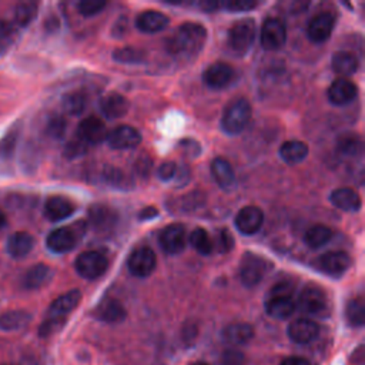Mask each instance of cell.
Listing matches in <instances>:
<instances>
[{
  "label": "cell",
  "mask_w": 365,
  "mask_h": 365,
  "mask_svg": "<svg viewBox=\"0 0 365 365\" xmlns=\"http://www.w3.org/2000/svg\"><path fill=\"white\" fill-rule=\"evenodd\" d=\"M207 40V30L200 23L187 22L179 26L165 42L167 52L176 57H195Z\"/></svg>",
  "instance_id": "obj_1"
},
{
  "label": "cell",
  "mask_w": 365,
  "mask_h": 365,
  "mask_svg": "<svg viewBox=\"0 0 365 365\" xmlns=\"http://www.w3.org/2000/svg\"><path fill=\"white\" fill-rule=\"evenodd\" d=\"M295 307L304 314L317 318H327L331 314V304L327 292L315 284L306 285L298 295Z\"/></svg>",
  "instance_id": "obj_2"
},
{
  "label": "cell",
  "mask_w": 365,
  "mask_h": 365,
  "mask_svg": "<svg viewBox=\"0 0 365 365\" xmlns=\"http://www.w3.org/2000/svg\"><path fill=\"white\" fill-rule=\"evenodd\" d=\"M251 105L247 98H236L231 102L223 114L221 127L230 136H237L248 126L251 120Z\"/></svg>",
  "instance_id": "obj_3"
},
{
  "label": "cell",
  "mask_w": 365,
  "mask_h": 365,
  "mask_svg": "<svg viewBox=\"0 0 365 365\" xmlns=\"http://www.w3.org/2000/svg\"><path fill=\"white\" fill-rule=\"evenodd\" d=\"M255 22L253 19H241L228 29L227 45L237 56H244L253 46L255 39Z\"/></svg>",
  "instance_id": "obj_4"
},
{
  "label": "cell",
  "mask_w": 365,
  "mask_h": 365,
  "mask_svg": "<svg viewBox=\"0 0 365 365\" xmlns=\"http://www.w3.org/2000/svg\"><path fill=\"white\" fill-rule=\"evenodd\" d=\"M75 267L80 277L86 280H97L107 271L109 258L102 251H84L76 258Z\"/></svg>",
  "instance_id": "obj_5"
},
{
  "label": "cell",
  "mask_w": 365,
  "mask_h": 365,
  "mask_svg": "<svg viewBox=\"0 0 365 365\" xmlns=\"http://www.w3.org/2000/svg\"><path fill=\"white\" fill-rule=\"evenodd\" d=\"M270 269H271L270 261L260 255L247 253L244 254L240 262V270H239L240 280L246 287H255L262 281L265 276H267Z\"/></svg>",
  "instance_id": "obj_6"
},
{
  "label": "cell",
  "mask_w": 365,
  "mask_h": 365,
  "mask_svg": "<svg viewBox=\"0 0 365 365\" xmlns=\"http://www.w3.org/2000/svg\"><path fill=\"white\" fill-rule=\"evenodd\" d=\"M84 233V228L79 230L75 227H60L53 230L47 236L46 246L52 253L64 254L72 251Z\"/></svg>",
  "instance_id": "obj_7"
},
{
  "label": "cell",
  "mask_w": 365,
  "mask_h": 365,
  "mask_svg": "<svg viewBox=\"0 0 365 365\" xmlns=\"http://www.w3.org/2000/svg\"><path fill=\"white\" fill-rule=\"evenodd\" d=\"M287 40V29L283 20L277 17L265 19L261 31H260V43L261 47L267 52H274L281 49Z\"/></svg>",
  "instance_id": "obj_8"
},
{
  "label": "cell",
  "mask_w": 365,
  "mask_h": 365,
  "mask_svg": "<svg viewBox=\"0 0 365 365\" xmlns=\"http://www.w3.org/2000/svg\"><path fill=\"white\" fill-rule=\"evenodd\" d=\"M352 264V260L350 254L345 251H328L325 254H321L315 261L314 265L315 269L321 273L331 276V277H340L343 276Z\"/></svg>",
  "instance_id": "obj_9"
},
{
  "label": "cell",
  "mask_w": 365,
  "mask_h": 365,
  "mask_svg": "<svg viewBox=\"0 0 365 365\" xmlns=\"http://www.w3.org/2000/svg\"><path fill=\"white\" fill-rule=\"evenodd\" d=\"M157 265L156 253L150 247H139L128 255L127 267L135 277H149Z\"/></svg>",
  "instance_id": "obj_10"
},
{
  "label": "cell",
  "mask_w": 365,
  "mask_h": 365,
  "mask_svg": "<svg viewBox=\"0 0 365 365\" xmlns=\"http://www.w3.org/2000/svg\"><path fill=\"white\" fill-rule=\"evenodd\" d=\"M106 140L109 146L114 150H131L140 146L142 135L137 128L121 124L113 128L110 133H107Z\"/></svg>",
  "instance_id": "obj_11"
},
{
  "label": "cell",
  "mask_w": 365,
  "mask_h": 365,
  "mask_svg": "<svg viewBox=\"0 0 365 365\" xmlns=\"http://www.w3.org/2000/svg\"><path fill=\"white\" fill-rule=\"evenodd\" d=\"M186 243H187L186 227L180 223L167 225L158 236V244L165 254L181 253L186 248Z\"/></svg>",
  "instance_id": "obj_12"
},
{
  "label": "cell",
  "mask_w": 365,
  "mask_h": 365,
  "mask_svg": "<svg viewBox=\"0 0 365 365\" xmlns=\"http://www.w3.org/2000/svg\"><path fill=\"white\" fill-rule=\"evenodd\" d=\"M234 69L230 64L217 61L210 64L206 69V72L203 73V82L213 90H221L231 84V82L234 80Z\"/></svg>",
  "instance_id": "obj_13"
},
{
  "label": "cell",
  "mask_w": 365,
  "mask_h": 365,
  "mask_svg": "<svg viewBox=\"0 0 365 365\" xmlns=\"http://www.w3.org/2000/svg\"><path fill=\"white\" fill-rule=\"evenodd\" d=\"M336 26V17L329 12L315 15L307 26V36L313 43H324L329 39Z\"/></svg>",
  "instance_id": "obj_14"
},
{
  "label": "cell",
  "mask_w": 365,
  "mask_h": 365,
  "mask_svg": "<svg viewBox=\"0 0 365 365\" xmlns=\"http://www.w3.org/2000/svg\"><path fill=\"white\" fill-rule=\"evenodd\" d=\"M287 333L290 340L295 344H310L318 337L320 327L310 318H298L288 325Z\"/></svg>",
  "instance_id": "obj_15"
},
{
  "label": "cell",
  "mask_w": 365,
  "mask_h": 365,
  "mask_svg": "<svg viewBox=\"0 0 365 365\" xmlns=\"http://www.w3.org/2000/svg\"><path fill=\"white\" fill-rule=\"evenodd\" d=\"M80 301H82V292L79 290H72L69 292H66L57 297L50 304L46 318L66 321L68 320V315L80 304Z\"/></svg>",
  "instance_id": "obj_16"
},
{
  "label": "cell",
  "mask_w": 365,
  "mask_h": 365,
  "mask_svg": "<svg viewBox=\"0 0 365 365\" xmlns=\"http://www.w3.org/2000/svg\"><path fill=\"white\" fill-rule=\"evenodd\" d=\"M107 137V128L105 123L98 117H87L80 121L77 127V139L83 143L89 144H98Z\"/></svg>",
  "instance_id": "obj_17"
},
{
  "label": "cell",
  "mask_w": 365,
  "mask_h": 365,
  "mask_svg": "<svg viewBox=\"0 0 365 365\" xmlns=\"http://www.w3.org/2000/svg\"><path fill=\"white\" fill-rule=\"evenodd\" d=\"M234 223L241 234L251 236V234H255L257 231L261 228V225L264 223V214L258 207L247 206V207H243L237 213Z\"/></svg>",
  "instance_id": "obj_18"
},
{
  "label": "cell",
  "mask_w": 365,
  "mask_h": 365,
  "mask_svg": "<svg viewBox=\"0 0 365 365\" xmlns=\"http://www.w3.org/2000/svg\"><path fill=\"white\" fill-rule=\"evenodd\" d=\"M357 86L344 77H340L328 87V100L334 106H345L357 97Z\"/></svg>",
  "instance_id": "obj_19"
},
{
  "label": "cell",
  "mask_w": 365,
  "mask_h": 365,
  "mask_svg": "<svg viewBox=\"0 0 365 365\" xmlns=\"http://www.w3.org/2000/svg\"><path fill=\"white\" fill-rule=\"evenodd\" d=\"M76 211V206L68 197L63 195H52L46 200L45 204V216L47 220L57 223L64 218L70 217Z\"/></svg>",
  "instance_id": "obj_20"
},
{
  "label": "cell",
  "mask_w": 365,
  "mask_h": 365,
  "mask_svg": "<svg viewBox=\"0 0 365 365\" xmlns=\"http://www.w3.org/2000/svg\"><path fill=\"white\" fill-rule=\"evenodd\" d=\"M93 315L103 322L117 324L126 318V308L116 298H106L96 307Z\"/></svg>",
  "instance_id": "obj_21"
},
{
  "label": "cell",
  "mask_w": 365,
  "mask_h": 365,
  "mask_svg": "<svg viewBox=\"0 0 365 365\" xmlns=\"http://www.w3.org/2000/svg\"><path fill=\"white\" fill-rule=\"evenodd\" d=\"M211 176L218 187L223 190H231L236 186V173L233 165L224 157H217L211 163Z\"/></svg>",
  "instance_id": "obj_22"
},
{
  "label": "cell",
  "mask_w": 365,
  "mask_h": 365,
  "mask_svg": "<svg viewBox=\"0 0 365 365\" xmlns=\"http://www.w3.org/2000/svg\"><path fill=\"white\" fill-rule=\"evenodd\" d=\"M329 202L333 203L338 210L351 211V213L358 211L362 204L359 194L350 187H341L334 190L329 195Z\"/></svg>",
  "instance_id": "obj_23"
},
{
  "label": "cell",
  "mask_w": 365,
  "mask_h": 365,
  "mask_svg": "<svg viewBox=\"0 0 365 365\" xmlns=\"http://www.w3.org/2000/svg\"><path fill=\"white\" fill-rule=\"evenodd\" d=\"M102 113L110 119H121L128 112V100L120 93H109L100 100Z\"/></svg>",
  "instance_id": "obj_24"
},
{
  "label": "cell",
  "mask_w": 365,
  "mask_h": 365,
  "mask_svg": "<svg viewBox=\"0 0 365 365\" xmlns=\"http://www.w3.org/2000/svg\"><path fill=\"white\" fill-rule=\"evenodd\" d=\"M254 337V328L247 322H233L223 329V340L231 345H244Z\"/></svg>",
  "instance_id": "obj_25"
},
{
  "label": "cell",
  "mask_w": 365,
  "mask_h": 365,
  "mask_svg": "<svg viewBox=\"0 0 365 365\" xmlns=\"http://www.w3.org/2000/svg\"><path fill=\"white\" fill-rule=\"evenodd\" d=\"M170 20L161 12L144 10L136 19V26L143 33H157L169 26Z\"/></svg>",
  "instance_id": "obj_26"
},
{
  "label": "cell",
  "mask_w": 365,
  "mask_h": 365,
  "mask_svg": "<svg viewBox=\"0 0 365 365\" xmlns=\"http://www.w3.org/2000/svg\"><path fill=\"white\" fill-rule=\"evenodd\" d=\"M295 301L292 297H269L265 303V311L273 318L285 320L295 311Z\"/></svg>",
  "instance_id": "obj_27"
},
{
  "label": "cell",
  "mask_w": 365,
  "mask_h": 365,
  "mask_svg": "<svg viewBox=\"0 0 365 365\" xmlns=\"http://www.w3.org/2000/svg\"><path fill=\"white\" fill-rule=\"evenodd\" d=\"M35 247V239H33L26 231H17L13 233L8 240V253L13 258H23L30 254V251Z\"/></svg>",
  "instance_id": "obj_28"
},
{
  "label": "cell",
  "mask_w": 365,
  "mask_h": 365,
  "mask_svg": "<svg viewBox=\"0 0 365 365\" xmlns=\"http://www.w3.org/2000/svg\"><path fill=\"white\" fill-rule=\"evenodd\" d=\"M53 271L46 264H36L24 274L23 285L27 290H38L45 287L52 280Z\"/></svg>",
  "instance_id": "obj_29"
},
{
  "label": "cell",
  "mask_w": 365,
  "mask_h": 365,
  "mask_svg": "<svg viewBox=\"0 0 365 365\" xmlns=\"http://www.w3.org/2000/svg\"><path fill=\"white\" fill-rule=\"evenodd\" d=\"M359 68V61L357 56L351 52H337L333 57V69L337 75L343 76L344 79L347 76L354 75Z\"/></svg>",
  "instance_id": "obj_30"
},
{
  "label": "cell",
  "mask_w": 365,
  "mask_h": 365,
  "mask_svg": "<svg viewBox=\"0 0 365 365\" xmlns=\"http://www.w3.org/2000/svg\"><path fill=\"white\" fill-rule=\"evenodd\" d=\"M308 151H310L308 146L304 142H298V140L285 142L280 147V156L288 164H297L304 161V158L308 156Z\"/></svg>",
  "instance_id": "obj_31"
},
{
  "label": "cell",
  "mask_w": 365,
  "mask_h": 365,
  "mask_svg": "<svg viewBox=\"0 0 365 365\" xmlns=\"http://www.w3.org/2000/svg\"><path fill=\"white\" fill-rule=\"evenodd\" d=\"M31 320V315L27 311L23 310H13V311H6L0 315V329L8 331H19L24 328Z\"/></svg>",
  "instance_id": "obj_32"
},
{
  "label": "cell",
  "mask_w": 365,
  "mask_h": 365,
  "mask_svg": "<svg viewBox=\"0 0 365 365\" xmlns=\"http://www.w3.org/2000/svg\"><path fill=\"white\" fill-rule=\"evenodd\" d=\"M331 239H333V230L324 224H315L310 227L304 236L306 244L314 250L324 247L327 243H329Z\"/></svg>",
  "instance_id": "obj_33"
},
{
  "label": "cell",
  "mask_w": 365,
  "mask_h": 365,
  "mask_svg": "<svg viewBox=\"0 0 365 365\" xmlns=\"http://www.w3.org/2000/svg\"><path fill=\"white\" fill-rule=\"evenodd\" d=\"M87 96L84 91L76 90L64 94L61 98L63 110L70 116H80L87 107Z\"/></svg>",
  "instance_id": "obj_34"
},
{
  "label": "cell",
  "mask_w": 365,
  "mask_h": 365,
  "mask_svg": "<svg viewBox=\"0 0 365 365\" xmlns=\"http://www.w3.org/2000/svg\"><path fill=\"white\" fill-rule=\"evenodd\" d=\"M89 217H90V221L91 224L97 228V230H107L110 227L114 225V221H116V213L106 207V206H93L90 210H89Z\"/></svg>",
  "instance_id": "obj_35"
},
{
  "label": "cell",
  "mask_w": 365,
  "mask_h": 365,
  "mask_svg": "<svg viewBox=\"0 0 365 365\" xmlns=\"http://www.w3.org/2000/svg\"><path fill=\"white\" fill-rule=\"evenodd\" d=\"M188 240H190V244L193 246V248L202 255H209L214 250V243H213L210 234L202 227L194 228Z\"/></svg>",
  "instance_id": "obj_36"
},
{
  "label": "cell",
  "mask_w": 365,
  "mask_h": 365,
  "mask_svg": "<svg viewBox=\"0 0 365 365\" xmlns=\"http://www.w3.org/2000/svg\"><path fill=\"white\" fill-rule=\"evenodd\" d=\"M337 150L343 156L355 157L362 151V140L358 135H354V133H345V135H341L337 140Z\"/></svg>",
  "instance_id": "obj_37"
},
{
  "label": "cell",
  "mask_w": 365,
  "mask_h": 365,
  "mask_svg": "<svg viewBox=\"0 0 365 365\" xmlns=\"http://www.w3.org/2000/svg\"><path fill=\"white\" fill-rule=\"evenodd\" d=\"M345 318L351 327L359 328L365 322V303L362 297L352 298L347 304L345 308Z\"/></svg>",
  "instance_id": "obj_38"
},
{
  "label": "cell",
  "mask_w": 365,
  "mask_h": 365,
  "mask_svg": "<svg viewBox=\"0 0 365 365\" xmlns=\"http://www.w3.org/2000/svg\"><path fill=\"white\" fill-rule=\"evenodd\" d=\"M38 10H39V5L35 2H22L16 6L15 10V22L17 26L20 27H26L29 26L35 17L38 16Z\"/></svg>",
  "instance_id": "obj_39"
},
{
  "label": "cell",
  "mask_w": 365,
  "mask_h": 365,
  "mask_svg": "<svg viewBox=\"0 0 365 365\" xmlns=\"http://www.w3.org/2000/svg\"><path fill=\"white\" fill-rule=\"evenodd\" d=\"M113 59L123 64H140L146 61V56L136 47H121L113 52Z\"/></svg>",
  "instance_id": "obj_40"
},
{
  "label": "cell",
  "mask_w": 365,
  "mask_h": 365,
  "mask_svg": "<svg viewBox=\"0 0 365 365\" xmlns=\"http://www.w3.org/2000/svg\"><path fill=\"white\" fill-rule=\"evenodd\" d=\"M16 142H17V133L15 130H10L8 135L0 140V160L9 161L13 157Z\"/></svg>",
  "instance_id": "obj_41"
},
{
  "label": "cell",
  "mask_w": 365,
  "mask_h": 365,
  "mask_svg": "<svg viewBox=\"0 0 365 365\" xmlns=\"http://www.w3.org/2000/svg\"><path fill=\"white\" fill-rule=\"evenodd\" d=\"M76 6L82 16L93 17L100 13L107 6V3L102 2V0H83V2H79Z\"/></svg>",
  "instance_id": "obj_42"
},
{
  "label": "cell",
  "mask_w": 365,
  "mask_h": 365,
  "mask_svg": "<svg viewBox=\"0 0 365 365\" xmlns=\"http://www.w3.org/2000/svg\"><path fill=\"white\" fill-rule=\"evenodd\" d=\"M103 177L106 180L107 184L116 187V188H127V183H128V179L127 176L120 170V169H116V167H106L103 170Z\"/></svg>",
  "instance_id": "obj_43"
},
{
  "label": "cell",
  "mask_w": 365,
  "mask_h": 365,
  "mask_svg": "<svg viewBox=\"0 0 365 365\" xmlns=\"http://www.w3.org/2000/svg\"><path fill=\"white\" fill-rule=\"evenodd\" d=\"M46 130L52 139H61L66 133V120L60 116H54L49 120Z\"/></svg>",
  "instance_id": "obj_44"
},
{
  "label": "cell",
  "mask_w": 365,
  "mask_h": 365,
  "mask_svg": "<svg viewBox=\"0 0 365 365\" xmlns=\"http://www.w3.org/2000/svg\"><path fill=\"white\" fill-rule=\"evenodd\" d=\"M257 2L254 0H230V2H221V9H227L230 12H247L257 8Z\"/></svg>",
  "instance_id": "obj_45"
},
{
  "label": "cell",
  "mask_w": 365,
  "mask_h": 365,
  "mask_svg": "<svg viewBox=\"0 0 365 365\" xmlns=\"http://www.w3.org/2000/svg\"><path fill=\"white\" fill-rule=\"evenodd\" d=\"M64 324H66V321H61V320L46 318V320L42 322L40 328H39V336L43 337V338H47V337L56 334L57 331H60Z\"/></svg>",
  "instance_id": "obj_46"
},
{
  "label": "cell",
  "mask_w": 365,
  "mask_h": 365,
  "mask_svg": "<svg viewBox=\"0 0 365 365\" xmlns=\"http://www.w3.org/2000/svg\"><path fill=\"white\" fill-rule=\"evenodd\" d=\"M177 172H179V169H177V165H176L174 163L165 161V163H163V164L160 165V167H158L157 176H158V179L163 180V181H170V180L176 179Z\"/></svg>",
  "instance_id": "obj_47"
},
{
  "label": "cell",
  "mask_w": 365,
  "mask_h": 365,
  "mask_svg": "<svg viewBox=\"0 0 365 365\" xmlns=\"http://www.w3.org/2000/svg\"><path fill=\"white\" fill-rule=\"evenodd\" d=\"M87 151V144L83 143L82 140L76 139L73 142H70L68 146L64 149V156L68 158H76L83 156Z\"/></svg>",
  "instance_id": "obj_48"
},
{
  "label": "cell",
  "mask_w": 365,
  "mask_h": 365,
  "mask_svg": "<svg viewBox=\"0 0 365 365\" xmlns=\"http://www.w3.org/2000/svg\"><path fill=\"white\" fill-rule=\"evenodd\" d=\"M294 284L284 280V281H280L277 283L271 290H270V294L269 297H292L294 295Z\"/></svg>",
  "instance_id": "obj_49"
},
{
  "label": "cell",
  "mask_w": 365,
  "mask_h": 365,
  "mask_svg": "<svg viewBox=\"0 0 365 365\" xmlns=\"http://www.w3.org/2000/svg\"><path fill=\"white\" fill-rule=\"evenodd\" d=\"M218 246L217 248L220 250V253H230L231 248L234 247V239L231 236V233L228 230H221L220 234H218V240H217Z\"/></svg>",
  "instance_id": "obj_50"
},
{
  "label": "cell",
  "mask_w": 365,
  "mask_h": 365,
  "mask_svg": "<svg viewBox=\"0 0 365 365\" xmlns=\"http://www.w3.org/2000/svg\"><path fill=\"white\" fill-rule=\"evenodd\" d=\"M224 365H243L244 355L239 350H227L223 354Z\"/></svg>",
  "instance_id": "obj_51"
},
{
  "label": "cell",
  "mask_w": 365,
  "mask_h": 365,
  "mask_svg": "<svg viewBox=\"0 0 365 365\" xmlns=\"http://www.w3.org/2000/svg\"><path fill=\"white\" fill-rule=\"evenodd\" d=\"M151 165H153V161L149 158V157H140L136 164H135V167L137 170V173L143 177H147L151 172Z\"/></svg>",
  "instance_id": "obj_52"
},
{
  "label": "cell",
  "mask_w": 365,
  "mask_h": 365,
  "mask_svg": "<svg viewBox=\"0 0 365 365\" xmlns=\"http://www.w3.org/2000/svg\"><path fill=\"white\" fill-rule=\"evenodd\" d=\"M197 6L200 8L203 12L211 13V12H216L217 9H221V2H216V0H203V2H200Z\"/></svg>",
  "instance_id": "obj_53"
},
{
  "label": "cell",
  "mask_w": 365,
  "mask_h": 365,
  "mask_svg": "<svg viewBox=\"0 0 365 365\" xmlns=\"http://www.w3.org/2000/svg\"><path fill=\"white\" fill-rule=\"evenodd\" d=\"M12 33H13V26L9 22L0 19V40L10 38Z\"/></svg>",
  "instance_id": "obj_54"
},
{
  "label": "cell",
  "mask_w": 365,
  "mask_h": 365,
  "mask_svg": "<svg viewBox=\"0 0 365 365\" xmlns=\"http://www.w3.org/2000/svg\"><path fill=\"white\" fill-rule=\"evenodd\" d=\"M157 214H158V210H157L156 207H153V206H149V207L143 209V210L139 213V220H142V221L153 220V218L157 217Z\"/></svg>",
  "instance_id": "obj_55"
},
{
  "label": "cell",
  "mask_w": 365,
  "mask_h": 365,
  "mask_svg": "<svg viewBox=\"0 0 365 365\" xmlns=\"http://www.w3.org/2000/svg\"><path fill=\"white\" fill-rule=\"evenodd\" d=\"M281 365H311V364L308 359L303 357H288L281 362Z\"/></svg>",
  "instance_id": "obj_56"
},
{
  "label": "cell",
  "mask_w": 365,
  "mask_h": 365,
  "mask_svg": "<svg viewBox=\"0 0 365 365\" xmlns=\"http://www.w3.org/2000/svg\"><path fill=\"white\" fill-rule=\"evenodd\" d=\"M8 223V218H6V214L0 210V230H2Z\"/></svg>",
  "instance_id": "obj_57"
},
{
  "label": "cell",
  "mask_w": 365,
  "mask_h": 365,
  "mask_svg": "<svg viewBox=\"0 0 365 365\" xmlns=\"http://www.w3.org/2000/svg\"><path fill=\"white\" fill-rule=\"evenodd\" d=\"M193 365H210V364H207V362H202V361H200V362H194Z\"/></svg>",
  "instance_id": "obj_58"
}]
</instances>
